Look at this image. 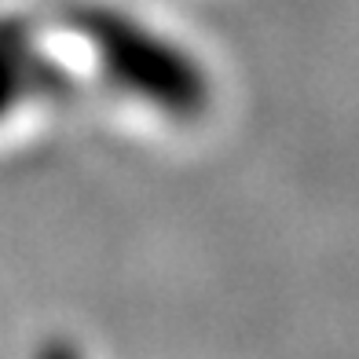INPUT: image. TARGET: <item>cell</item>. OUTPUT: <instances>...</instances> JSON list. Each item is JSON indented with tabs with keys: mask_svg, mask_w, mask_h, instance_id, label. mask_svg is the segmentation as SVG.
Wrapping results in <instances>:
<instances>
[{
	"mask_svg": "<svg viewBox=\"0 0 359 359\" xmlns=\"http://www.w3.org/2000/svg\"><path fill=\"white\" fill-rule=\"evenodd\" d=\"M70 34L95 81L133 110L165 125H198L217 100L209 62L187 41L118 4H81Z\"/></svg>",
	"mask_w": 359,
	"mask_h": 359,
	"instance_id": "1",
	"label": "cell"
},
{
	"mask_svg": "<svg viewBox=\"0 0 359 359\" xmlns=\"http://www.w3.org/2000/svg\"><path fill=\"white\" fill-rule=\"evenodd\" d=\"M52 55L26 15H0V128L48 100Z\"/></svg>",
	"mask_w": 359,
	"mask_h": 359,
	"instance_id": "2",
	"label": "cell"
}]
</instances>
